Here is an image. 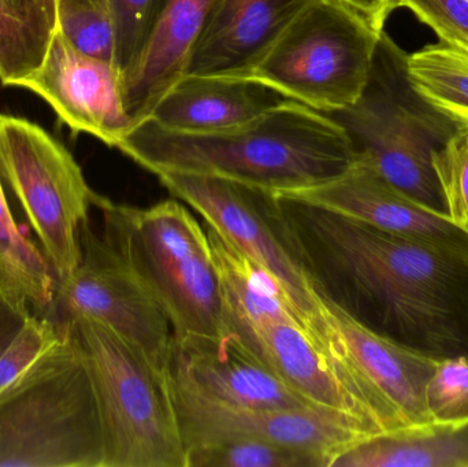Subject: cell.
Masks as SVG:
<instances>
[{"label": "cell", "instance_id": "obj_33", "mask_svg": "<svg viewBox=\"0 0 468 467\" xmlns=\"http://www.w3.org/2000/svg\"><path fill=\"white\" fill-rule=\"evenodd\" d=\"M87 2L93 3V5H101V7L109 8V0H87ZM47 7L55 16V2L54 0H46ZM110 11V10H109Z\"/></svg>", "mask_w": 468, "mask_h": 467}, {"label": "cell", "instance_id": "obj_26", "mask_svg": "<svg viewBox=\"0 0 468 467\" xmlns=\"http://www.w3.org/2000/svg\"><path fill=\"white\" fill-rule=\"evenodd\" d=\"M431 421H468V356L439 359L425 389Z\"/></svg>", "mask_w": 468, "mask_h": 467}, {"label": "cell", "instance_id": "obj_6", "mask_svg": "<svg viewBox=\"0 0 468 467\" xmlns=\"http://www.w3.org/2000/svg\"><path fill=\"white\" fill-rule=\"evenodd\" d=\"M70 332L90 370L101 413L104 467H186L169 377L99 321L73 317Z\"/></svg>", "mask_w": 468, "mask_h": 467}, {"label": "cell", "instance_id": "obj_13", "mask_svg": "<svg viewBox=\"0 0 468 467\" xmlns=\"http://www.w3.org/2000/svg\"><path fill=\"white\" fill-rule=\"evenodd\" d=\"M275 196L324 208L387 232L468 249V230L423 207L357 158L337 177Z\"/></svg>", "mask_w": 468, "mask_h": 467}, {"label": "cell", "instance_id": "obj_11", "mask_svg": "<svg viewBox=\"0 0 468 467\" xmlns=\"http://www.w3.org/2000/svg\"><path fill=\"white\" fill-rule=\"evenodd\" d=\"M170 394L186 451L236 440H263L315 452L329 467L373 432L330 410H253L218 402L170 369Z\"/></svg>", "mask_w": 468, "mask_h": 467}, {"label": "cell", "instance_id": "obj_29", "mask_svg": "<svg viewBox=\"0 0 468 467\" xmlns=\"http://www.w3.org/2000/svg\"><path fill=\"white\" fill-rule=\"evenodd\" d=\"M399 5L428 25L440 43L468 55V0H400Z\"/></svg>", "mask_w": 468, "mask_h": 467}, {"label": "cell", "instance_id": "obj_31", "mask_svg": "<svg viewBox=\"0 0 468 467\" xmlns=\"http://www.w3.org/2000/svg\"><path fill=\"white\" fill-rule=\"evenodd\" d=\"M29 314H32L30 310L18 306L0 292V350L21 328Z\"/></svg>", "mask_w": 468, "mask_h": 467}, {"label": "cell", "instance_id": "obj_27", "mask_svg": "<svg viewBox=\"0 0 468 467\" xmlns=\"http://www.w3.org/2000/svg\"><path fill=\"white\" fill-rule=\"evenodd\" d=\"M60 334L62 331L49 318L33 313L27 315L21 328L0 350V392L32 366L59 340Z\"/></svg>", "mask_w": 468, "mask_h": 467}, {"label": "cell", "instance_id": "obj_2", "mask_svg": "<svg viewBox=\"0 0 468 467\" xmlns=\"http://www.w3.org/2000/svg\"><path fill=\"white\" fill-rule=\"evenodd\" d=\"M117 150L153 175H217L274 195L324 183L356 162L346 129L296 101L211 133H180L144 120Z\"/></svg>", "mask_w": 468, "mask_h": 467}, {"label": "cell", "instance_id": "obj_10", "mask_svg": "<svg viewBox=\"0 0 468 467\" xmlns=\"http://www.w3.org/2000/svg\"><path fill=\"white\" fill-rule=\"evenodd\" d=\"M73 317L99 321L169 377L175 336L166 313L122 255L90 228L81 230V260L70 277L57 281L47 318L55 325Z\"/></svg>", "mask_w": 468, "mask_h": 467}, {"label": "cell", "instance_id": "obj_9", "mask_svg": "<svg viewBox=\"0 0 468 467\" xmlns=\"http://www.w3.org/2000/svg\"><path fill=\"white\" fill-rule=\"evenodd\" d=\"M176 199L205 224L272 274L307 326L321 314V292L278 207V197L258 186L217 175L162 172L155 175Z\"/></svg>", "mask_w": 468, "mask_h": 467}, {"label": "cell", "instance_id": "obj_16", "mask_svg": "<svg viewBox=\"0 0 468 467\" xmlns=\"http://www.w3.org/2000/svg\"><path fill=\"white\" fill-rule=\"evenodd\" d=\"M292 101L250 77H181L154 107L147 120L180 133H211L248 122Z\"/></svg>", "mask_w": 468, "mask_h": 467}, {"label": "cell", "instance_id": "obj_7", "mask_svg": "<svg viewBox=\"0 0 468 467\" xmlns=\"http://www.w3.org/2000/svg\"><path fill=\"white\" fill-rule=\"evenodd\" d=\"M382 32L340 0H313L245 77L318 111H338L365 90Z\"/></svg>", "mask_w": 468, "mask_h": 467}, {"label": "cell", "instance_id": "obj_1", "mask_svg": "<svg viewBox=\"0 0 468 467\" xmlns=\"http://www.w3.org/2000/svg\"><path fill=\"white\" fill-rule=\"evenodd\" d=\"M278 207L316 290L379 336L433 359L468 356V249L294 200Z\"/></svg>", "mask_w": 468, "mask_h": 467}, {"label": "cell", "instance_id": "obj_12", "mask_svg": "<svg viewBox=\"0 0 468 467\" xmlns=\"http://www.w3.org/2000/svg\"><path fill=\"white\" fill-rule=\"evenodd\" d=\"M16 88L43 99L73 134H90L112 148L133 126L117 66L77 51L57 21L40 66Z\"/></svg>", "mask_w": 468, "mask_h": 467}, {"label": "cell", "instance_id": "obj_22", "mask_svg": "<svg viewBox=\"0 0 468 467\" xmlns=\"http://www.w3.org/2000/svg\"><path fill=\"white\" fill-rule=\"evenodd\" d=\"M186 467H329L315 452L263 440H236L195 447Z\"/></svg>", "mask_w": 468, "mask_h": 467}, {"label": "cell", "instance_id": "obj_3", "mask_svg": "<svg viewBox=\"0 0 468 467\" xmlns=\"http://www.w3.org/2000/svg\"><path fill=\"white\" fill-rule=\"evenodd\" d=\"M93 206L103 217L104 238L166 313L175 348L218 342L230 334L207 230L181 200L142 208L96 194Z\"/></svg>", "mask_w": 468, "mask_h": 467}, {"label": "cell", "instance_id": "obj_20", "mask_svg": "<svg viewBox=\"0 0 468 467\" xmlns=\"http://www.w3.org/2000/svg\"><path fill=\"white\" fill-rule=\"evenodd\" d=\"M55 285L51 265L40 246L16 224L0 180V292L33 314L47 317Z\"/></svg>", "mask_w": 468, "mask_h": 467}, {"label": "cell", "instance_id": "obj_14", "mask_svg": "<svg viewBox=\"0 0 468 467\" xmlns=\"http://www.w3.org/2000/svg\"><path fill=\"white\" fill-rule=\"evenodd\" d=\"M172 367L203 394L227 405L253 410H324L294 391L232 334L218 342L175 348Z\"/></svg>", "mask_w": 468, "mask_h": 467}, {"label": "cell", "instance_id": "obj_5", "mask_svg": "<svg viewBox=\"0 0 468 467\" xmlns=\"http://www.w3.org/2000/svg\"><path fill=\"white\" fill-rule=\"evenodd\" d=\"M407 55L384 30L360 98L324 114L346 129L357 159L423 207L447 217L433 156L461 129L415 92Z\"/></svg>", "mask_w": 468, "mask_h": 467}, {"label": "cell", "instance_id": "obj_28", "mask_svg": "<svg viewBox=\"0 0 468 467\" xmlns=\"http://www.w3.org/2000/svg\"><path fill=\"white\" fill-rule=\"evenodd\" d=\"M447 217L468 230V133L459 131L433 156Z\"/></svg>", "mask_w": 468, "mask_h": 467}, {"label": "cell", "instance_id": "obj_15", "mask_svg": "<svg viewBox=\"0 0 468 467\" xmlns=\"http://www.w3.org/2000/svg\"><path fill=\"white\" fill-rule=\"evenodd\" d=\"M313 0H217L186 74L245 77Z\"/></svg>", "mask_w": 468, "mask_h": 467}, {"label": "cell", "instance_id": "obj_19", "mask_svg": "<svg viewBox=\"0 0 468 467\" xmlns=\"http://www.w3.org/2000/svg\"><path fill=\"white\" fill-rule=\"evenodd\" d=\"M332 467H468V421L373 436L346 450Z\"/></svg>", "mask_w": 468, "mask_h": 467}, {"label": "cell", "instance_id": "obj_4", "mask_svg": "<svg viewBox=\"0 0 468 467\" xmlns=\"http://www.w3.org/2000/svg\"><path fill=\"white\" fill-rule=\"evenodd\" d=\"M59 340L0 392V467H104L101 413L81 350Z\"/></svg>", "mask_w": 468, "mask_h": 467}, {"label": "cell", "instance_id": "obj_21", "mask_svg": "<svg viewBox=\"0 0 468 467\" xmlns=\"http://www.w3.org/2000/svg\"><path fill=\"white\" fill-rule=\"evenodd\" d=\"M415 92L468 133V55L445 44H431L407 55Z\"/></svg>", "mask_w": 468, "mask_h": 467}, {"label": "cell", "instance_id": "obj_32", "mask_svg": "<svg viewBox=\"0 0 468 467\" xmlns=\"http://www.w3.org/2000/svg\"><path fill=\"white\" fill-rule=\"evenodd\" d=\"M22 16L32 21L38 29L51 35L55 16L47 7L46 0H8Z\"/></svg>", "mask_w": 468, "mask_h": 467}, {"label": "cell", "instance_id": "obj_25", "mask_svg": "<svg viewBox=\"0 0 468 467\" xmlns=\"http://www.w3.org/2000/svg\"><path fill=\"white\" fill-rule=\"evenodd\" d=\"M164 0H109L115 35V65L125 76L139 59Z\"/></svg>", "mask_w": 468, "mask_h": 467}, {"label": "cell", "instance_id": "obj_24", "mask_svg": "<svg viewBox=\"0 0 468 467\" xmlns=\"http://www.w3.org/2000/svg\"><path fill=\"white\" fill-rule=\"evenodd\" d=\"M54 2L55 21L69 43L81 54L115 65L114 27L109 8L87 0Z\"/></svg>", "mask_w": 468, "mask_h": 467}, {"label": "cell", "instance_id": "obj_8", "mask_svg": "<svg viewBox=\"0 0 468 467\" xmlns=\"http://www.w3.org/2000/svg\"><path fill=\"white\" fill-rule=\"evenodd\" d=\"M0 180L18 200L57 281L70 277L96 195L70 151L27 118L0 114Z\"/></svg>", "mask_w": 468, "mask_h": 467}, {"label": "cell", "instance_id": "obj_18", "mask_svg": "<svg viewBox=\"0 0 468 467\" xmlns=\"http://www.w3.org/2000/svg\"><path fill=\"white\" fill-rule=\"evenodd\" d=\"M322 295V293H321ZM324 309L367 383L410 427L431 424L425 389L439 359L415 353L355 321L324 298Z\"/></svg>", "mask_w": 468, "mask_h": 467}, {"label": "cell", "instance_id": "obj_30", "mask_svg": "<svg viewBox=\"0 0 468 467\" xmlns=\"http://www.w3.org/2000/svg\"><path fill=\"white\" fill-rule=\"evenodd\" d=\"M355 13L365 18L377 32L384 30L390 14L400 7V0H340Z\"/></svg>", "mask_w": 468, "mask_h": 467}, {"label": "cell", "instance_id": "obj_17", "mask_svg": "<svg viewBox=\"0 0 468 467\" xmlns=\"http://www.w3.org/2000/svg\"><path fill=\"white\" fill-rule=\"evenodd\" d=\"M216 3L164 0L144 49L122 79L123 103L133 126L147 120L162 96L186 76Z\"/></svg>", "mask_w": 468, "mask_h": 467}, {"label": "cell", "instance_id": "obj_23", "mask_svg": "<svg viewBox=\"0 0 468 467\" xmlns=\"http://www.w3.org/2000/svg\"><path fill=\"white\" fill-rule=\"evenodd\" d=\"M51 35L38 29L8 0H0V82L16 87L40 66Z\"/></svg>", "mask_w": 468, "mask_h": 467}]
</instances>
